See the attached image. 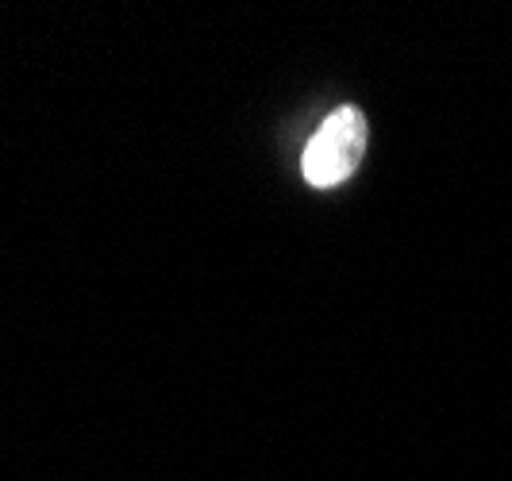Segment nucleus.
Returning <instances> with one entry per match:
<instances>
[{
	"mask_svg": "<svg viewBox=\"0 0 512 481\" xmlns=\"http://www.w3.org/2000/svg\"><path fill=\"white\" fill-rule=\"evenodd\" d=\"M370 147V124L359 104H339L324 116L316 135L301 154V170L312 189H335L362 166V154Z\"/></svg>",
	"mask_w": 512,
	"mask_h": 481,
	"instance_id": "1",
	"label": "nucleus"
}]
</instances>
